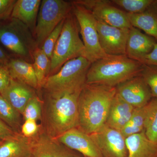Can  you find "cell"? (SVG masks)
I'll return each mask as SVG.
<instances>
[{"label": "cell", "mask_w": 157, "mask_h": 157, "mask_svg": "<svg viewBox=\"0 0 157 157\" xmlns=\"http://www.w3.org/2000/svg\"><path fill=\"white\" fill-rule=\"evenodd\" d=\"M132 26L143 31L157 42V1L142 13H127Z\"/></svg>", "instance_id": "20"}, {"label": "cell", "mask_w": 157, "mask_h": 157, "mask_svg": "<svg viewBox=\"0 0 157 157\" xmlns=\"http://www.w3.org/2000/svg\"><path fill=\"white\" fill-rule=\"evenodd\" d=\"M79 25L71 11L65 18L52 56L49 76L58 72L66 63L80 56L85 57V47L79 35Z\"/></svg>", "instance_id": "4"}, {"label": "cell", "mask_w": 157, "mask_h": 157, "mask_svg": "<svg viewBox=\"0 0 157 157\" xmlns=\"http://www.w3.org/2000/svg\"><path fill=\"white\" fill-rule=\"evenodd\" d=\"M80 157H85L83 156H81Z\"/></svg>", "instance_id": "39"}, {"label": "cell", "mask_w": 157, "mask_h": 157, "mask_svg": "<svg viewBox=\"0 0 157 157\" xmlns=\"http://www.w3.org/2000/svg\"><path fill=\"white\" fill-rule=\"evenodd\" d=\"M90 11L97 20L123 29L132 27L127 12L112 5L107 0H79L73 1Z\"/></svg>", "instance_id": "9"}, {"label": "cell", "mask_w": 157, "mask_h": 157, "mask_svg": "<svg viewBox=\"0 0 157 157\" xmlns=\"http://www.w3.org/2000/svg\"><path fill=\"white\" fill-rule=\"evenodd\" d=\"M82 155L59 142L46 132L33 138L31 157H80Z\"/></svg>", "instance_id": "13"}, {"label": "cell", "mask_w": 157, "mask_h": 157, "mask_svg": "<svg viewBox=\"0 0 157 157\" xmlns=\"http://www.w3.org/2000/svg\"><path fill=\"white\" fill-rule=\"evenodd\" d=\"M144 132L149 140L157 143V99L153 98L145 106Z\"/></svg>", "instance_id": "24"}, {"label": "cell", "mask_w": 157, "mask_h": 157, "mask_svg": "<svg viewBox=\"0 0 157 157\" xmlns=\"http://www.w3.org/2000/svg\"><path fill=\"white\" fill-rule=\"evenodd\" d=\"M11 79L7 67L0 64V93L9 85Z\"/></svg>", "instance_id": "33"}, {"label": "cell", "mask_w": 157, "mask_h": 157, "mask_svg": "<svg viewBox=\"0 0 157 157\" xmlns=\"http://www.w3.org/2000/svg\"><path fill=\"white\" fill-rule=\"evenodd\" d=\"M116 87L118 94L135 108L144 107L153 98L151 90L141 75L128 79Z\"/></svg>", "instance_id": "12"}, {"label": "cell", "mask_w": 157, "mask_h": 157, "mask_svg": "<svg viewBox=\"0 0 157 157\" xmlns=\"http://www.w3.org/2000/svg\"><path fill=\"white\" fill-rule=\"evenodd\" d=\"M33 138L17 132L0 144V157H31Z\"/></svg>", "instance_id": "19"}, {"label": "cell", "mask_w": 157, "mask_h": 157, "mask_svg": "<svg viewBox=\"0 0 157 157\" xmlns=\"http://www.w3.org/2000/svg\"><path fill=\"white\" fill-rule=\"evenodd\" d=\"M20 114L0 94V119L16 132L20 126Z\"/></svg>", "instance_id": "25"}, {"label": "cell", "mask_w": 157, "mask_h": 157, "mask_svg": "<svg viewBox=\"0 0 157 157\" xmlns=\"http://www.w3.org/2000/svg\"><path fill=\"white\" fill-rule=\"evenodd\" d=\"M24 121L32 120L37 121L42 118L41 102L36 96L33 97L28 102L22 114Z\"/></svg>", "instance_id": "27"}, {"label": "cell", "mask_w": 157, "mask_h": 157, "mask_svg": "<svg viewBox=\"0 0 157 157\" xmlns=\"http://www.w3.org/2000/svg\"><path fill=\"white\" fill-rule=\"evenodd\" d=\"M0 94L21 115L28 102L36 96L32 87L13 78Z\"/></svg>", "instance_id": "16"}, {"label": "cell", "mask_w": 157, "mask_h": 157, "mask_svg": "<svg viewBox=\"0 0 157 157\" xmlns=\"http://www.w3.org/2000/svg\"><path fill=\"white\" fill-rule=\"evenodd\" d=\"M59 142L85 157H102L90 136L78 128L56 137Z\"/></svg>", "instance_id": "14"}, {"label": "cell", "mask_w": 157, "mask_h": 157, "mask_svg": "<svg viewBox=\"0 0 157 157\" xmlns=\"http://www.w3.org/2000/svg\"><path fill=\"white\" fill-rule=\"evenodd\" d=\"M157 42L153 38L132 26L129 31L126 55L140 62L142 58L151 52Z\"/></svg>", "instance_id": "15"}, {"label": "cell", "mask_w": 157, "mask_h": 157, "mask_svg": "<svg viewBox=\"0 0 157 157\" xmlns=\"http://www.w3.org/2000/svg\"><path fill=\"white\" fill-rule=\"evenodd\" d=\"M21 128V134L25 137L33 138L38 135L39 126L36 121L27 120L24 121Z\"/></svg>", "instance_id": "30"}, {"label": "cell", "mask_w": 157, "mask_h": 157, "mask_svg": "<svg viewBox=\"0 0 157 157\" xmlns=\"http://www.w3.org/2000/svg\"><path fill=\"white\" fill-rule=\"evenodd\" d=\"M96 25L99 42L104 52L108 55H126L130 29L118 28L98 20Z\"/></svg>", "instance_id": "11"}, {"label": "cell", "mask_w": 157, "mask_h": 157, "mask_svg": "<svg viewBox=\"0 0 157 157\" xmlns=\"http://www.w3.org/2000/svg\"><path fill=\"white\" fill-rule=\"evenodd\" d=\"M65 19L62 21L55 29L49 34L41 47V49L50 59L52 56L57 41L61 33Z\"/></svg>", "instance_id": "29"}, {"label": "cell", "mask_w": 157, "mask_h": 157, "mask_svg": "<svg viewBox=\"0 0 157 157\" xmlns=\"http://www.w3.org/2000/svg\"><path fill=\"white\" fill-rule=\"evenodd\" d=\"M135 109L117 93L110 105L106 124L120 132L129 122Z\"/></svg>", "instance_id": "17"}, {"label": "cell", "mask_w": 157, "mask_h": 157, "mask_svg": "<svg viewBox=\"0 0 157 157\" xmlns=\"http://www.w3.org/2000/svg\"><path fill=\"white\" fill-rule=\"evenodd\" d=\"M128 157H157V143L149 140L144 131L126 138Z\"/></svg>", "instance_id": "22"}, {"label": "cell", "mask_w": 157, "mask_h": 157, "mask_svg": "<svg viewBox=\"0 0 157 157\" xmlns=\"http://www.w3.org/2000/svg\"><path fill=\"white\" fill-rule=\"evenodd\" d=\"M73 3L63 0L41 2L34 32L37 47L41 48L45 39L72 11Z\"/></svg>", "instance_id": "7"}, {"label": "cell", "mask_w": 157, "mask_h": 157, "mask_svg": "<svg viewBox=\"0 0 157 157\" xmlns=\"http://www.w3.org/2000/svg\"><path fill=\"white\" fill-rule=\"evenodd\" d=\"M144 65L124 55H108L91 64L86 84L116 87L128 79L141 75Z\"/></svg>", "instance_id": "3"}, {"label": "cell", "mask_w": 157, "mask_h": 157, "mask_svg": "<svg viewBox=\"0 0 157 157\" xmlns=\"http://www.w3.org/2000/svg\"><path fill=\"white\" fill-rule=\"evenodd\" d=\"M140 62L143 65L157 68V42L155 44L151 52L142 58Z\"/></svg>", "instance_id": "34"}, {"label": "cell", "mask_w": 157, "mask_h": 157, "mask_svg": "<svg viewBox=\"0 0 157 157\" xmlns=\"http://www.w3.org/2000/svg\"><path fill=\"white\" fill-rule=\"evenodd\" d=\"M82 90L47 93L46 132L52 137L78 128V101Z\"/></svg>", "instance_id": "2"}, {"label": "cell", "mask_w": 157, "mask_h": 157, "mask_svg": "<svg viewBox=\"0 0 157 157\" xmlns=\"http://www.w3.org/2000/svg\"><path fill=\"white\" fill-rule=\"evenodd\" d=\"M73 11L79 25V33L85 47V58L91 63L107 57L99 42L97 20L89 10L74 2Z\"/></svg>", "instance_id": "8"}, {"label": "cell", "mask_w": 157, "mask_h": 157, "mask_svg": "<svg viewBox=\"0 0 157 157\" xmlns=\"http://www.w3.org/2000/svg\"><path fill=\"white\" fill-rule=\"evenodd\" d=\"M41 2L40 0H17L11 14V18L25 25L34 36Z\"/></svg>", "instance_id": "18"}, {"label": "cell", "mask_w": 157, "mask_h": 157, "mask_svg": "<svg viewBox=\"0 0 157 157\" xmlns=\"http://www.w3.org/2000/svg\"><path fill=\"white\" fill-rule=\"evenodd\" d=\"M154 0H112L113 5L119 6L127 13L138 14L142 13L155 2Z\"/></svg>", "instance_id": "26"}, {"label": "cell", "mask_w": 157, "mask_h": 157, "mask_svg": "<svg viewBox=\"0 0 157 157\" xmlns=\"http://www.w3.org/2000/svg\"><path fill=\"white\" fill-rule=\"evenodd\" d=\"M10 59L8 55L0 47V64L7 67Z\"/></svg>", "instance_id": "37"}, {"label": "cell", "mask_w": 157, "mask_h": 157, "mask_svg": "<svg viewBox=\"0 0 157 157\" xmlns=\"http://www.w3.org/2000/svg\"><path fill=\"white\" fill-rule=\"evenodd\" d=\"M2 140H0V144H1V143H2Z\"/></svg>", "instance_id": "38"}, {"label": "cell", "mask_w": 157, "mask_h": 157, "mask_svg": "<svg viewBox=\"0 0 157 157\" xmlns=\"http://www.w3.org/2000/svg\"><path fill=\"white\" fill-rule=\"evenodd\" d=\"M91 64L83 56L70 60L58 72L48 76L42 87L46 93L82 90L86 84V75Z\"/></svg>", "instance_id": "5"}, {"label": "cell", "mask_w": 157, "mask_h": 157, "mask_svg": "<svg viewBox=\"0 0 157 157\" xmlns=\"http://www.w3.org/2000/svg\"><path fill=\"white\" fill-rule=\"evenodd\" d=\"M90 135L102 157H128L126 138L119 131L105 124Z\"/></svg>", "instance_id": "10"}, {"label": "cell", "mask_w": 157, "mask_h": 157, "mask_svg": "<svg viewBox=\"0 0 157 157\" xmlns=\"http://www.w3.org/2000/svg\"><path fill=\"white\" fill-rule=\"evenodd\" d=\"M11 78L38 89L39 84L33 64L18 58L10 59L7 66Z\"/></svg>", "instance_id": "21"}, {"label": "cell", "mask_w": 157, "mask_h": 157, "mask_svg": "<svg viewBox=\"0 0 157 157\" xmlns=\"http://www.w3.org/2000/svg\"><path fill=\"white\" fill-rule=\"evenodd\" d=\"M0 42L19 58L33 62V53L37 47L33 34L25 25L10 18L0 25Z\"/></svg>", "instance_id": "6"}, {"label": "cell", "mask_w": 157, "mask_h": 157, "mask_svg": "<svg viewBox=\"0 0 157 157\" xmlns=\"http://www.w3.org/2000/svg\"><path fill=\"white\" fill-rule=\"evenodd\" d=\"M51 59L41 48H37L33 53L34 70L39 87H42L45 79L49 76L51 70Z\"/></svg>", "instance_id": "23"}, {"label": "cell", "mask_w": 157, "mask_h": 157, "mask_svg": "<svg viewBox=\"0 0 157 157\" xmlns=\"http://www.w3.org/2000/svg\"><path fill=\"white\" fill-rule=\"evenodd\" d=\"M17 133L0 119V140L2 141L7 140Z\"/></svg>", "instance_id": "35"}, {"label": "cell", "mask_w": 157, "mask_h": 157, "mask_svg": "<svg viewBox=\"0 0 157 157\" xmlns=\"http://www.w3.org/2000/svg\"><path fill=\"white\" fill-rule=\"evenodd\" d=\"M141 75L149 87L153 98L157 99V68L144 65Z\"/></svg>", "instance_id": "28"}, {"label": "cell", "mask_w": 157, "mask_h": 157, "mask_svg": "<svg viewBox=\"0 0 157 157\" xmlns=\"http://www.w3.org/2000/svg\"><path fill=\"white\" fill-rule=\"evenodd\" d=\"M145 115V106L135 108L129 122L135 127L144 130Z\"/></svg>", "instance_id": "31"}, {"label": "cell", "mask_w": 157, "mask_h": 157, "mask_svg": "<svg viewBox=\"0 0 157 157\" xmlns=\"http://www.w3.org/2000/svg\"><path fill=\"white\" fill-rule=\"evenodd\" d=\"M116 94V87L85 85L78 98V128L91 135L104 126Z\"/></svg>", "instance_id": "1"}, {"label": "cell", "mask_w": 157, "mask_h": 157, "mask_svg": "<svg viewBox=\"0 0 157 157\" xmlns=\"http://www.w3.org/2000/svg\"><path fill=\"white\" fill-rule=\"evenodd\" d=\"M16 0H0V20L11 18Z\"/></svg>", "instance_id": "32"}, {"label": "cell", "mask_w": 157, "mask_h": 157, "mask_svg": "<svg viewBox=\"0 0 157 157\" xmlns=\"http://www.w3.org/2000/svg\"><path fill=\"white\" fill-rule=\"evenodd\" d=\"M144 131V130L135 127L128 122L121 129L120 132L124 137L126 138L127 137L140 133Z\"/></svg>", "instance_id": "36"}]
</instances>
